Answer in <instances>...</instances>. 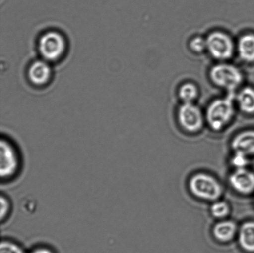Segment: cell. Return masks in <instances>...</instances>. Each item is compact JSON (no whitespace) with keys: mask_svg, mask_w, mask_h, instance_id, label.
<instances>
[{"mask_svg":"<svg viewBox=\"0 0 254 253\" xmlns=\"http://www.w3.org/2000/svg\"><path fill=\"white\" fill-rule=\"evenodd\" d=\"M36 47L39 58L54 65L66 58L69 43L68 37L63 32L57 29H49L39 35Z\"/></svg>","mask_w":254,"mask_h":253,"instance_id":"obj_1","label":"cell"},{"mask_svg":"<svg viewBox=\"0 0 254 253\" xmlns=\"http://www.w3.org/2000/svg\"><path fill=\"white\" fill-rule=\"evenodd\" d=\"M22 168V157L18 146L8 136L0 138V179L7 183L16 179Z\"/></svg>","mask_w":254,"mask_h":253,"instance_id":"obj_2","label":"cell"},{"mask_svg":"<svg viewBox=\"0 0 254 253\" xmlns=\"http://www.w3.org/2000/svg\"><path fill=\"white\" fill-rule=\"evenodd\" d=\"M233 93L225 98L213 101L206 110V118L209 125L214 130H220L233 117L235 109L233 103Z\"/></svg>","mask_w":254,"mask_h":253,"instance_id":"obj_3","label":"cell"},{"mask_svg":"<svg viewBox=\"0 0 254 253\" xmlns=\"http://www.w3.org/2000/svg\"><path fill=\"white\" fill-rule=\"evenodd\" d=\"M189 186L192 194L200 199L215 201L223 193L222 187L218 181L206 173L193 175L189 180Z\"/></svg>","mask_w":254,"mask_h":253,"instance_id":"obj_4","label":"cell"},{"mask_svg":"<svg viewBox=\"0 0 254 253\" xmlns=\"http://www.w3.org/2000/svg\"><path fill=\"white\" fill-rule=\"evenodd\" d=\"M27 82L32 88L43 89L51 85L54 78L53 64L39 59L32 60L26 71Z\"/></svg>","mask_w":254,"mask_h":253,"instance_id":"obj_5","label":"cell"},{"mask_svg":"<svg viewBox=\"0 0 254 253\" xmlns=\"http://www.w3.org/2000/svg\"><path fill=\"white\" fill-rule=\"evenodd\" d=\"M210 78L214 83L232 93L243 81V75L236 66L229 64H219L210 71Z\"/></svg>","mask_w":254,"mask_h":253,"instance_id":"obj_6","label":"cell"},{"mask_svg":"<svg viewBox=\"0 0 254 253\" xmlns=\"http://www.w3.org/2000/svg\"><path fill=\"white\" fill-rule=\"evenodd\" d=\"M206 41V49L214 58L225 60L233 55V42L227 34L214 32L209 35Z\"/></svg>","mask_w":254,"mask_h":253,"instance_id":"obj_7","label":"cell"},{"mask_svg":"<svg viewBox=\"0 0 254 253\" xmlns=\"http://www.w3.org/2000/svg\"><path fill=\"white\" fill-rule=\"evenodd\" d=\"M178 119L182 127L190 132L197 131L203 126L202 113L192 103H184L179 108Z\"/></svg>","mask_w":254,"mask_h":253,"instance_id":"obj_8","label":"cell"},{"mask_svg":"<svg viewBox=\"0 0 254 253\" xmlns=\"http://www.w3.org/2000/svg\"><path fill=\"white\" fill-rule=\"evenodd\" d=\"M229 181L231 187L242 194H249L254 190V173L246 168L235 169Z\"/></svg>","mask_w":254,"mask_h":253,"instance_id":"obj_9","label":"cell"},{"mask_svg":"<svg viewBox=\"0 0 254 253\" xmlns=\"http://www.w3.org/2000/svg\"><path fill=\"white\" fill-rule=\"evenodd\" d=\"M233 150L245 153L246 155L254 153V131H244L234 138L231 143Z\"/></svg>","mask_w":254,"mask_h":253,"instance_id":"obj_10","label":"cell"},{"mask_svg":"<svg viewBox=\"0 0 254 253\" xmlns=\"http://www.w3.org/2000/svg\"><path fill=\"white\" fill-rule=\"evenodd\" d=\"M237 226L235 222L231 220H225L217 223L213 229L214 236L221 242L230 241L235 236L237 232Z\"/></svg>","mask_w":254,"mask_h":253,"instance_id":"obj_11","label":"cell"},{"mask_svg":"<svg viewBox=\"0 0 254 253\" xmlns=\"http://www.w3.org/2000/svg\"><path fill=\"white\" fill-rule=\"evenodd\" d=\"M238 240L243 250L254 252V222H246L241 225L239 230Z\"/></svg>","mask_w":254,"mask_h":253,"instance_id":"obj_12","label":"cell"},{"mask_svg":"<svg viewBox=\"0 0 254 253\" xmlns=\"http://www.w3.org/2000/svg\"><path fill=\"white\" fill-rule=\"evenodd\" d=\"M238 52L244 61L254 63V34L241 37L238 42Z\"/></svg>","mask_w":254,"mask_h":253,"instance_id":"obj_13","label":"cell"},{"mask_svg":"<svg viewBox=\"0 0 254 253\" xmlns=\"http://www.w3.org/2000/svg\"><path fill=\"white\" fill-rule=\"evenodd\" d=\"M238 102L241 110L248 114H254V89L246 87L240 92Z\"/></svg>","mask_w":254,"mask_h":253,"instance_id":"obj_14","label":"cell"},{"mask_svg":"<svg viewBox=\"0 0 254 253\" xmlns=\"http://www.w3.org/2000/svg\"><path fill=\"white\" fill-rule=\"evenodd\" d=\"M179 95L184 103H192L198 95V89L192 83L184 84L179 89Z\"/></svg>","mask_w":254,"mask_h":253,"instance_id":"obj_15","label":"cell"},{"mask_svg":"<svg viewBox=\"0 0 254 253\" xmlns=\"http://www.w3.org/2000/svg\"><path fill=\"white\" fill-rule=\"evenodd\" d=\"M0 221L1 224L6 222L9 219L12 211V203L8 196L1 193L0 196Z\"/></svg>","mask_w":254,"mask_h":253,"instance_id":"obj_16","label":"cell"},{"mask_svg":"<svg viewBox=\"0 0 254 253\" xmlns=\"http://www.w3.org/2000/svg\"><path fill=\"white\" fill-rule=\"evenodd\" d=\"M0 253H27L23 248L14 240L2 239L0 245Z\"/></svg>","mask_w":254,"mask_h":253,"instance_id":"obj_17","label":"cell"},{"mask_svg":"<svg viewBox=\"0 0 254 253\" xmlns=\"http://www.w3.org/2000/svg\"><path fill=\"white\" fill-rule=\"evenodd\" d=\"M210 211L214 217L221 219L229 214L230 207L228 203L225 202H216L211 205Z\"/></svg>","mask_w":254,"mask_h":253,"instance_id":"obj_18","label":"cell"},{"mask_svg":"<svg viewBox=\"0 0 254 253\" xmlns=\"http://www.w3.org/2000/svg\"><path fill=\"white\" fill-rule=\"evenodd\" d=\"M248 156L245 153L235 151V153L231 158V164L234 166L235 169L246 168L249 163Z\"/></svg>","mask_w":254,"mask_h":253,"instance_id":"obj_19","label":"cell"},{"mask_svg":"<svg viewBox=\"0 0 254 253\" xmlns=\"http://www.w3.org/2000/svg\"><path fill=\"white\" fill-rule=\"evenodd\" d=\"M190 47L194 51L197 53L203 51L206 49V39H203L201 37H196L191 41Z\"/></svg>","mask_w":254,"mask_h":253,"instance_id":"obj_20","label":"cell"},{"mask_svg":"<svg viewBox=\"0 0 254 253\" xmlns=\"http://www.w3.org/2000/svg\"><path fill=\"white\" fill-rule=\"evenodd\" d=\"M28 253H55L53 249L47 245H39L34 247Z\"/></svg>","mask_w":254,"mask_h":253,"instance_id":"obj_21","label":"cell"}]
</instances>
